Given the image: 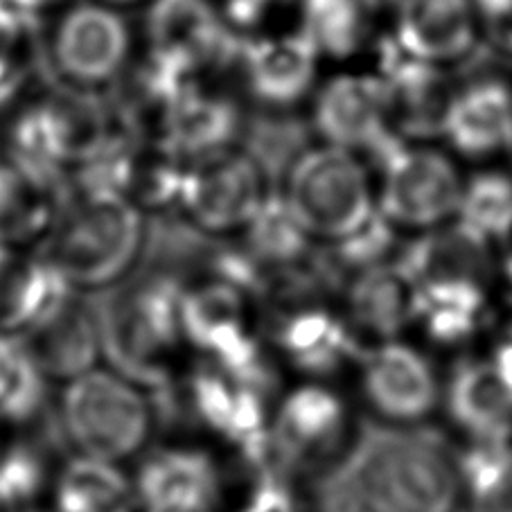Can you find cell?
<instances>
[{
    "label": "cell",
    "instance_id": "cell-10",
    "mask_svg": "<svg viewBox=\"0 0 512 512\" xmlns=\"http://www.w3.org/2000/svg\"><path fill=\"white\" fill-rule=\"evenodd\" d=\"M276 188L264 165L244 147L190 163L179 213L213 237L242 235L267 206Z\"/></svg>",
    "mask_w": 512,
    "mask_h": 512
},
{
    "label": "cell",
    "instance_id": "cell-14",
    "mask_svg": "<svg viewBox=\"0 0 512 512\" xmlns=\"http://www.w3.org/2000/svg\"><path fill=\"white\" fill-rule=\"evenodd\" d=\"M355 377L366 409L391 425H418L434 416L443 400L440 379L425 352L402 339L359 352Z\"/></svg>",
    "mask_w": 512,
    "mask_h": 512
},
{
    "label": "cell",
    "instance_id": "cell-25",
    "mask_svg": "<svg viewBox=\"0 0 512 512\" xmlns=\"http://www.w3.org/2000/svg\"><path fill=\"white\" fill-rule=\"evenodd\" d=\"M55 512H138L134 479L125 465L75 454L52 481Z\"/></svg>",
    "mask_w": 512,
    "mask_h": 512
},
{
    "label": "cell",
    "instance_id": "cell-34",
    "mask_svg": "<svg viewBox=\"0 0 512 512\" xmlns=\"http://www.w3.org/2000/svg\"><path fill=\"white\" fill-rule=\"evenodd\" d=\"M97 3L116 7L120 12H127V10H138V7H147L152 0H97Z\"/></svg>",
    "mask_w": 512,
    "mask_h": 512
},
{
    "label": "cell",
    "instance_id": "cell-35",
    "mask_svg": "<svg viewBox=\"0 0 512 512\" xmlns=\"http://www.w3.org/2000/svg\"><path fill=\"white\" fill-rule=\"evenodd\" d=\"M19 512H48V510H37V508H25V510H19Z\"/></svg>",
    "mask_w": 512,
    "mask_h": 512
},
{
    "label": "cell",
    "instance_id": "cell-12",
    "mask_svg": "<svg viewBox=\"0 0 512 512\" xmlns=\"http://www.w3.org/2000/svg\"><path fill=\"white\" fill-rule=\"evenodd\" d=\"M181 328L188 350L228 368L253 370L258 361V316L251 291L228 278H208L181 294Z\"/></svg>",
    "mask_w": 512,
    "mask_h": 512
},
{
    "label": "cell",
    "instance_id": "cell-36",
    "mask_svg": "<svg viewBox=\"0 0 512 512\" xmlns=\"http://www.w3.org/2000/svg\"><path fill=\"white\" fill-rule=\"evenodd\" d=\"M0 425H3V422H0ZM0 445H3V436H0Z\"/></svg>",
    "mask_w": 512,
    "mask_h": 512
},
{
    "label": "cell",
    "instance_id": "cell-31",
    "mask_svg": "<svg viewBox=\"0 0 512 512\" xmlns=\"http://www.w3.org/2000/svg\"><path fill=\"white\" fill-rule=\"evenodd\" d=\"M39 21L0 0V104L21 91L37 59Z\"/></svg>",
    "mask_w": 512,
    "mask_h": 512
},
{
    "label": "cell",
    "instance_id": "cell-20",
    "mask_svg": "<svg viewBox=\"0 0 512 512\" xmlns=\"http://www.w3.org/2000/svg\"><path fill=\"white\" fill-rule=\"evenodd\" d=\"M339 312L357 343L397 341L416 328L418 285L404 262L375 264L352 273Z\"/></svg>",
    "mask_w": 512,
    "mask_h": 512
},
{
    "label": "cell",
    "instance_id": "cell-15",
    "mask_svg": "<svg viewBox=\"0 0 512 512\" xmlns=\"http://www.w3.org/2000/svg\"><path fill=\"white\" fill-rule=\"evenodd\" d=\"M386 46L406 59L454 70L485 46L476 0H397Z\"/></svg>",
    "mask_w": 512,
    "mask_h": 512
},
{
    "label": "cell",
    "instance_id": "cell-2",
    "mask_svg": "<svg viewBox=\"0 0 512 512\" xmlns=\"http://www.w3.org/2000/svg\"><path fill=\"white\" fill-rule=\"evenodd\" d=\"M183 285L167 273L129 278L100 310L102 352L113 370L147 391H167L188 350L181 328Z\"/></svg>",
    "mask_w": 512,
    "mask_h": 512
},
{
    "label": "cell",
    "instance_id": "cell-21",
    "mask_svg": "<svg viewBox=\"0 0 512 512\" xmlns=\"http://www.w3.org/2000/svg\"><path fill=\"white\" fill-rule=\"evenodd\" d=\"M269 334L278 355L312 382H323L334 370L350 364L352 350L359 348L341 312L321 303H289L273 319Z\"/></svg>",
    "mask_w": 512,
    "mask_h": 512
},
{
    "label": "cell",
    "instance_id": "cell-37",
    "mask_svg": "<svg viewBox=\"0 0 512 512\" xmlns=\"http://www.w3.org/2000/svg\"><path fill=\"white\" fill-rule=\"evenodd\" d=\"M138 512H147V510H138Z\"/></svg>",
    "mask_w": 512,
    "mask_h": 512
},
{
    "label": "cell",
    "instance_id": "cell-28",
    "mask_svg": "<svg viewBox=\"0 0 512 512\" xmlns=\"http://www.w3.org/2000/svg\"><path fill=\"white\" fill-rule=\"evenodd\" d=\"M456 219L494 244L506 240L512 233V174L506 167L481 165L465 176Z\"/></svg>",
    "mask_w": 512,
    "mask_h": 512
},
{
    "label": "cell",
    "instance_id": "cell-8",
    "mask_svg": "<svg viewBox=\"0 0 512 512\" xmlns=\"http://www.w3.org/2000/svg\"><path fill=\"white\" fill-rule=\"evenodd\" d=\"M46 57L61 86L100 93L134 64V30L116 7L68 3L52 25Z\"/></svg>",
    "mask_w": 512,
    "mask_h": 512
},
{
    "label": "cell",
    "instance_id": "cell-5",
    "mask_svg": "<svg viewBox=\"0 0 512 512\" xmlns=\"http://www.w3.org/2000/svg\"><path fill=\"white\" fill-rule=\"evenodd\" d=\"M352 476L366 512H458L463 506L458 458L416 431L377 440L359 454Z\"/></svg>",
    "mask_w": 512,
    "mask_h": 512
},
{
    "label": "cell",
    "instance_id": "cell-24",
    "mask_svg": "<svg viewBox=\"0 0 512 512\" xmlns=\"http://www.w3.org/2000/svg\"><path fill=\"white\" fill-rule=\"evenodd\" d=\"M68 289L39 253L0 244V334H23Z\"/></svg>",
    "mask_w": 512,
    "mask_h": 512
},
{
    "label": "cell",
    "instance_id": "cell-32",
    "mask_svg": "<svg viewBox=\"0 0 512 512\" xmlns=\"http://www.w3.org/2000/svg\"><path fill=\"white\" fill-rule=\"evenodd\" d=\"M483 19L485 46L512 64V0H476Z\"/></svg>",
    "mask_w": 512,
    "mask_h": 512
},
{
    "label": "cell",
    "instance_id": "cell-23",
    "mask_svg": "<svg viewBox=\"0 0 512 512\" xmlns=\"http://www.w3.org/2000/svg\"><path fill=\"white\" fill-rule=\"evenodd\" d=\"M454 425L472 445L508 447L512 436V379L494 361H474L454 377L447 393Z\"/></svg>",
    "mask_w": 512,
    "mask_h": 512
},
{
    "label": "cell",
    "instance_id": "cell-3",
    "mask_svg": "<svg viewBox=\"0 0 512 512\" xmlns=\"http://www.w3.org/2000/svg\"><path fill=\"white\" fill-rule=\"evenodd\" d=\"M276 194L314 244H339L377 217L373 161L321 140L289 158Z\"/></svg>",
    "mask_w": 512,
    "mask_h": 512
},
{
    "label": "cell",
    "instance_id": "cell-26",
    "mask_svg": "<svg viewBox=\"0 0 512 512\" xmlns=\"http://www.w3.org/2000/svg\"><path fill=\"white\" fill-rule=\"evenodd\" d=\"M61 197L28 179L0 154V244H41L55 222Z\"/></svg>",
    "mask_w": 512,
    "mask_h": 512
},
{
    "label": "cell",
    "instance_id": "cell-11",
    "mask_svg": "<svg viewBox=\"0 0 512 512\" xmlns=\"http://www.w3.org/2000/svg\"><path fill=\"white\" fill-rule=\"evenodd\" d=\"M323 75L325 61L298 25L242 39L233 66L249 107L273 116L305 111Z\"/></svg>",
    "mask_w": 512,
    "mask_h": 512
},
{
    "label": "cell",
    "instance_id": "cell-18",
    "mask_svg": "<svg viewBox=\"0 0 512 512\" xmlns=\"http://www.w3.org/2000/svg\"><path fill=\"white\" fill-rule=\"evenodd\" d=\"M373 64L382 75L388 116L397 140L440 143V127L458 77L452 70L397 55L386 43Z\"/></svg>",
    "mask_w": 512,
    "mask_h": 512
},
{
    "label": "cell",
    "instance_id": "cell-30",
    "mask_svg": "<svg viewBox=\"0 0 512 512\" xmlns=\"http://www.w3.org/2000/svg\"><path fill=\"white\" fill-rule=\"evenodd\" d=\"M50 463L32 440H3L0 445V510L32 508L50 485Z\"/></svg>",
    "mask_w": 512,
    "mask_h": 512
},
{
    "label": "cell",
    "instance_id": "cell-6",
    "mask_svg": "<svg viewBox=\"0 0 512 512\" xmlns=\"http://www.w3.org/2000/svg\"><path fill=\"white\" fill-rule=\"evenodd\" d=\"M264 445L278 474L343 472L359 447L355 411L330 384L305 379L273 406Z\"/></svg>",
    "mask_w": 512,
    "mask_h": 512
},
{
    "label": "cell",
    "instance_id": "cell-27",
    "mask_svg": "<svg viewBox=\"0 0 512 512\" xmlns=\"http://www.w3.org/2000/svg\"><path fill=\"white\" fill-rule=\"evenodd\" d=\"M48 377L19 334H0V422L30 425L48 404Z\"/></svg>",
    "mask_w": 512,
    "mask_h": 512
},
{
    "label": "cell",
    "instance_id": "cell-29",
    "mask_svg": "<svg viewBox=\"0 0 512 512\" xmlns=\"http://www.w3.org/2000/svg\"><path fill=\"white\" fill-rule=\"evenodd\" d=\"M463 476V503L474 512H512V454L508 447L472 445L458 458Z\"/></svg>",
    "mask_w": 512,
    "mask_h": 512
},
{
    "label": "cell",
    "instance_id": "cell-4",
    "mask_svg": "<svg viewBox=\"0 0 512 512\" xmlns=\"http://www.w3.org/2000/svg\"><path fill=\"white\" fill-rule=\"evenodd\" d=\"M59 429L79 456L118 465L145 456L158 427V406L147 388L118 370L93 368L64 384Z\"/></svg>",
    "mask_w": 512,
    "mask_h": 512
},
{
    "label": "cell",
    "instance_id": "cell-1",
    "mask_svg": "<svg viewBox=\"0 0 512 512\" xmlns=\"http://www.w3.org/2000/svg\"><path fill=\"white\" fill-rule=\"evenodd\" d=\"M147 246V217L122 194H61L39 255L82 294L134 276Z\"/></svg>",
    "mask_w": 512,
    "mask_h": 512
},
{
    "label": "cell",
    "instance_id": "cell-9",
    "mask_svg": "<svg viewBox=\"0 0 512 512\" xmlns=\"http://www.w3.org/2000/svg\"><path fill=\"white\" fill-rule=\"evenodd\" d=\"M305 113L316 140L357 152L373 165L402 143L393 131L384 82L375 64L334 66L316 86Z\"/></svg>",
    "mask_w": 512,
    "mask_h": 512
},
{
    "label": "cell",
    "instance_id": "cell-33",
    "mask_svg": "<svg viewBox=\"0 0 512 512\" xmlns=\"http://www.w3.org/2000/svg\"><path fill=\"white\" fill-rule=\"evenodd\" d=\"M7 3H12L16 10H21L23 14H28L32 19L39 21L46 12L61 10V7L73 3V0H7Z\"/></svg>",
    "mask_w": 512,
    "mask_h": 512
},
{
    "label": "cell",
    "instance_id": "cell-16",
    "mask_svg": "<svg viewBox=\"0 0 512 512\" xmlns=\"http://www.w3.org/2000/svg\"><path fill=\"white\" fill-rule=\"evenodd\" d=\"M440 143L461 163L494 165L512 154V77L481 73L458 79Z\"/></svg>",
    "mask_w": 512,
    "mask_h": 512
},
{
    "label": "cell",
    "instance_id": "cell-13",
    "mask_svg": "<svg viewBox=\"0 0 512 512\" xmlns=\"http://www.w3.org/2000/svg\"><path fill=\"white\" fill-rule=\"evenodd\" d=\"M249 102L233 77H203L176 97L158 129L156 143L185 163L244 147Z\"/></svg>",
    "mask_w": 512,
    "mask_h": 512
},
{
    "label": "cell",
    "instance_id": "cell-17",
    "mask_svg": "<svg viewBox=\"0 0 512 512\" xmlns=\"http://www.w3.org/2000/svg\"><path fill=\"white\" fill-rule=\"evenodd\" d=\"M134 488L140 510L217 512L224 499V472L203 447L167 445L143 456Z\"/></svg>",
    "mask_w": 512,
    "mask_h": 512
},
{
    "label": "cell",
    "instance_id": "cell-19",
    "mask_svg": "<svg viewBox=\"0 0 512 512\" xmlns=\"http://www.w3.org/2000/svg\"><path fill=\"white\" fill-rule=\"evenodd\" d=\"M19 337L48 382L66 384L100 366L104 357L100 312L75 289H68Z\"/></svg>",
    "mask_w": 512,
    "mask_h": 512
},
{
    "label": "cell",
    "instance_id": "cell-22",
    "mask_svg": "<svg viewBox=\"0 0 512 512\" xmlns=\"http://www.w3.org/2000/svg\"><path fill=\"white\" fill-rule=\"evenodd\" d=\"M296 25L325 66L373 64L386 43L370 0H296Z\"/></svg>",
    "mask_w": 512,
    "mask_h": 512
},
{
    "label": "cell",
    "instance_id": "cell-7",
    "mask_svg": "<svg viewBox=\"0 0 512 512\" xmlns=\"http://www.w3.org/2000/svg\"><path fill=\"white\" fill-rule=\"evenodd\" d=\"M375 174L377 213L397 233H427L458 217L467 172L443 143H397Z\"/></svg>",
    "mask_w": 512,
    "mask_h": 512
}]
</instances>
